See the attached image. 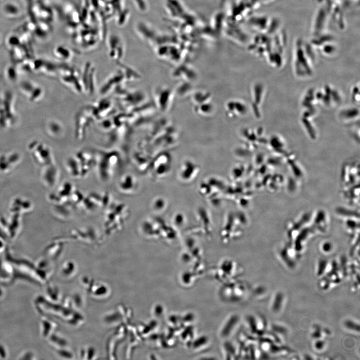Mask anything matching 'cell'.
I'll return each mask as SVG.
<instances>
[{
    "instance_id": "2",
    "label": "cell",
    "mask_w": 360,
    "mask_h": 360,
    "mask_svg": "<svg viewBox=\"0 0 360 360\" xmlns=\"http://www.w3.org/2000/svg\"><path fill=\"white\" fill-rule=\"evenodd\" d=\"M130 12L128 10H124L118 14L116 24L120 26H123L128 22L130 17Z\"/></svg>"
},
{
    "instance_id": "1",
    "label": "cell",
    "mask_w": 360,
    "mask_h": 360,
    "mask_svg": "<svg viewBox=\"0 0 360 360\" xmlns=\"http://www.w3.org/2000/svg\"><path fill=\"white\" fill-rule=\"evenodd\" d=\"M110 56L114 60H120L124 56L125 46L122 38L118 34H110L108 40Z\"/></svg>"
},
{
    "instance_id": "3",
    "label": "cell",
    "mask_w": 360,
    "mask_h": 360,
    "mask_svg": "<svg viewBox=\"0 0 360 360\" xmlns=\"http://www.w3.org/2000/svg\"><path fill=\"white\" fill-rule=\"evenodd\" d=\"M134 4L137 10L141 12H145L148 10L147 0H133Z\"/></svg>"
}]
</instances>
